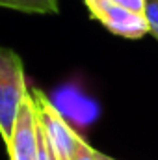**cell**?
<instances>
[{
    "label": "cell",
    "instance_id": "cell-8",
    "mask_svg": "<svg viewBox=\"0 0 158 160\" xmlns=\"http://www.w3.org/2000/svg\"><path fill=\"white\" fill-rule=\"evenodd\" d=\"M119 6L134 11V13H140V15H145V0H112Z\"/></svg>",
    "mask_w": 158,
    "mask_h": 160
},
{
    "label": "cell",
    "instance_id": "cell-9",
    "mask_svg": "<svg viewBox=\"0 0 158 160\" xmlns=\"http://www.w3.org/2000/svg\"><path fill=\"white\" fill-rule=\"evenodd\" d=\"M95 158H97V160H116V158H112V157H108V155L99 153V151H95Z\"/></svg>",
    "mask_w": 158,
    "mask_h": 160
},
{
    "label": "cell",
    "instance_id": "cell-6",
    "mask_svg": "<svg viewBox=\"0 0 158 160\" xmlns=\"http://www.w3.org/2000/svg\"><path fill=\"white\" fill-rule=\"evenodd\" d=\"M145 19L149 24V34L158 39V0H145Z\"/></svg>",
    "mask_w": 158,
    "mask_h": 160
},
{
    "label": "cell",
    "instance_id": "cell-10",
    "mask_svg": "<svg viewBox=\"0 0 158 160\" xmlns=\"http://www.w3.org/2000/svg\"><path fill=\"white\" fill-rule=\"evenodd\" d=\"M52 153H54V151H52ZM54 157H56V155H54ZM56 160H58V158H56Z\"/></svg>",
    "mask_w": 158,
    "mask_h": 160
},
{
    "label": "cell",
    "instance_id": "cell-5",
    "mask_svg": "<svg viewBox=\"0 0 158 160\" xmlns=\"http://www.w3.org/2000/svg\"><path fill=\"white\" fill-rule=\"evenodd\" d=\"M0 8L17 9L22 13H39V15H52L58 13V0H0Z\"/></svg>",
    "mask_w": 158,
    "mask_h": 160
},
{
    "label": "cell",
    "instance_id": "cell-3",
    "mask_svg": "<svg viewBox=\"0 0 158 160\" xmlns=\"http://www.w3.org/2000/svg\"><path fill=\"white\" fill-rule=\"evenodd\" d=\"M89 15L99 21L108 32L126 39H140L149 34L145 15L134 13L112 0H84Z\"/></svg>",
    "mask_w": 158,
    "mask_h": 160
},
{
    "label": "cell",
    "instance_id": "cell-4",
    "mask_svg": "<svg viewBox=\"0 0 158 160\" xmlns=\"http://www.w3.org/2000/svg\"><path fill=\"white\" fill-rule=\"evenodd\" d=\"M37 112L32 93H26L19 106L13 134L7 147L9 160H39L37 151Z\"/></svg>",
    "mask_w": 158,
    "mask_h": 160
},
{
    "label": "cell",
    "instance_id": "cell-1",
    "mask_svg": "<svg viewBox=\"0 0 158 160\" xmlns=\"http://www.w3.org/2000/svg\"><path fill=\"white\" fill-rule=\"evenodd\" d=\"M26 93L28 86L21 56L7 47H0V136L6 145L11 140L17 112Z\"/></svg>",
    "mask_w": 158,
    "mask_h": 160
},
{
    "label": "cell",
    "instance_id": "cell-2",
    "mask_svg": "<svg viewBox=\"0 0 158 160\" xmlns=\"http://www.w3.org/2000/svg\"><path fill=\"white\" fill-rule=\"evenodd\" d=\"M36 110H37V119L47 134V140L56 155L58 160H71L75 147L80 140V134L65 121V118L60 114V110L41 93L39 89L32 91Z\"/></svg>",
    "mask_w": 158,
    "mask_h": 160
},
{
    "label": "cell",
    "instance_id": "cell-7",
    "mask_svg": "<svg viewBox=\"0 0 158 160\" xmlns=\"http://www.w3.org/2000/svg\"><path fill=\"white\" fill-rule=\"evenodd\" d=\"M71 160H97L95 158V149L80 136L78 143L75 147V153H73V158Z\"/></svg>",
    "mask_w": 158,
    "mask_h": 160
}]
</instances>
